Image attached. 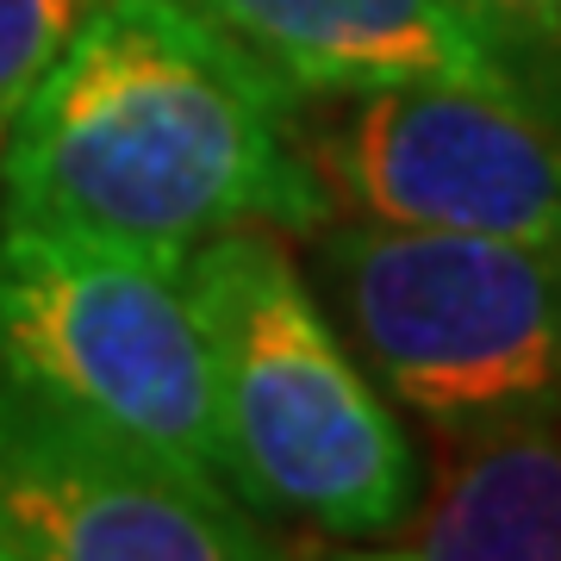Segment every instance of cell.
Here are the masks:
<instances>
[{
    "instance_id": "9c48e42d",
    "label": "cell",
    "mask_w": 561,
    "mask_h": 561,
    "mask_svg": "<svg viewBox=\"0 0 561 561\" xmlns=\"http://www.w3.org/2000/svg\"><path fill=\"white\" fill-rule=\"evenodd\" d=\"M88 7L94 0H0V138L13 131L20 106L62 57V44L76 38Z\"/></svg>"
},
{
    "instance_id": "52a82bcc",
    "label": "cell",
    "mask_w": 561,
    "mask_h": 561,
    "mask_svg": "<svg viewBox=\"0 0 561 561\" xmlns=\"http://www.w3.org/2000/svg\"><path fill=\"white\" fill-rule=\"evenodd\" d=\"M294 94L461 81L561 119V50L486 0H194Z\"/></svg>"
},
{
    "instance_id": "8992f818",
    "label": "cell",
    "mask_w": 561,
    "mask_h": 561,
    "mask_svg": "<svg viewBox=\"0 0 561 561\" xmlns=\"http://www.w3.org/2000/svg\"><path fill=\"white\" fill-rule=\"evenodd\" d=\"M312 157L356 219L561 243V119L486 88L331 94Z\"/></svg>"
},
{
    "instance_id": "5b68a950",
    "label": "cell",
    "mask_w": 561,
    "mask_h": 561,
    "mask_svg": "<svg viewBox=\"0 0 561 561\" xmlns=\"http://www.w3.org/2000/svg\"><path fill=\"white\" fill-rule=\"evenodd\" d=\"M275 524L231 486L0 375V561H256Z\"/></svg>"
},
{
    "instance_id": "3957f363",
    "label": "cell",
    "mask_w": 561,
    "mask_h": 561,
    "mask_svg": "<svg viewBox=\"0 0 561 561\" xmlns=\"http://www.w3.org/2000/svg\"><path fill=\"white\" fill-rule=\"evenodd\" d=\"M319 268L368 375L443 437L561 419V243L350 219Z\"/></svg>"
},
{
    "instance_id": "7a4b0ae2",
    "label": "cell",
    "mask_w": 561,
    "mask_h": 561,
    "mask_svg": "<svg viewBox=\"0 0 561 561\" xmlns=\"http://www.w3.org/2000/svg\"><path fill=\"white\" fill-rule=\"evenodd\" d=\"M225 481L256 518L324 537H393L419 505V456L381 381L350 356L268 225L187 250Z\"/></svg>"
},
{
    "instance_id": "277c9868",
    "label": "cell",
    "mask_w": 561,
    "mask_h": 561,
    "mask_svg": "<svg viewBox=\"0 0 561 561\" xmlns=\"http://www.w3.org/2000/svg\"><path fill=\"white\" fill-rule=\"evenodd\" d=\"M0 375L225 481L213 362L187 256L0 213Z\"/></svg>"
},
{
    "instance_id": "30bf717a",
    "label": "cell",
    "mask_w": 561,
    "mask_h": 561,
    "mask_svg": "<svg viewBox=\"0 0 561 561\" xmlns=\"http://www.w3.org/2000/svg\"><path fill=\"white\" fill-rule=\"evenodd\" d=\"M486 7H500L512 25H524L537 44L561 50V0H486Z\"/></svg>"
},
{
    "instance_id": "ba28073f",
    "label": "cell",
    "mask_w": 561,
    "mask_h": 561,
    "mask_svg": "<svg viewBox=\"0 0 561 561\" xmlns=\"http://www.w3.org/2000/svg\"><path fill=\"white\" fill-rule=\"evenodd\" d=\"M437 493L381 556L412 561H561V419L468 431Z\"/></svg>"
},
{
    "instance_id": "6da1fadb",
    "label": "cell",
    "mask_w": 561,
    "mask_h": 561,
    "mask_svg": "<svg viewBox=\"0 0 561 561\" xmlns=\"http://www.w3.org/2000/svg\"><path fill=\"white\" fill-rule=\"evenodd\" d=\"M331 206L300 94L194 0H94L0 138V213L76 238L187 256Z\"/></svg>"
}]
</instances>
